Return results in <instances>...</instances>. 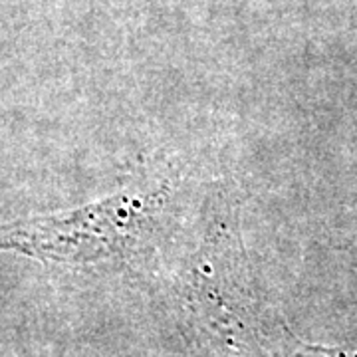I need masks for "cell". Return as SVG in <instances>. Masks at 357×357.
Instances as JSON below:
<instances>
[{
  "label": "cell",
  "instance_id": "2",
  "mask_svg": "<svg viewBox=\"0 0 357 357\" xmlns=\"http://www.w3.org/2000/svg\"><path fill=\"white\" fill-rule=\"evenodd\" d=\"M296 357H357V349L326 347V345H302Z\"/></svg>",
  "mask_w": 357,
  "mask_h": 357
},
{
  "label": "cell",
  "instance_id": "1",
  "mask_svg": "<svg viewBox=\"0 0 357 357\" xmlns=\"http://www.w3.org/2000/svg\"><path fill=\"white\" fill-rule=\"evenodd\" d=\"M147 217L145 197L117 195L66 215L4 229L0 246L60 262H93L129 248Z\"/></svg>",
  "mask_w": 357,
  "mask_h": 357
}]
</instances>
